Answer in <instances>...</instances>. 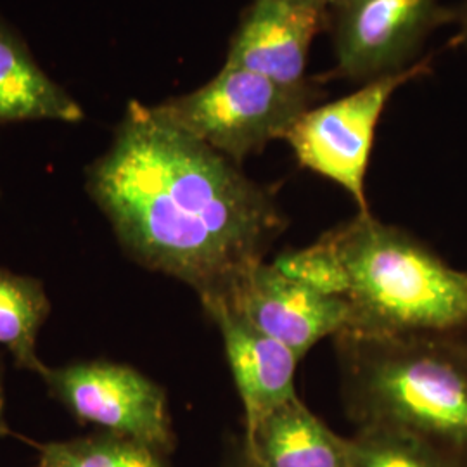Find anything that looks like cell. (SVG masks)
Masks as SVG:
<instances>
[{
  "label": "cell",
  "mask_w": 467,
  "mask_h": 467,
  "mask_svg": "<svg viewBox=\"0 0 467 467\" xmlns=\"http://www.w3.org/2000/svg\"><path fill=\"white\" fill-rule=\"evenodd\" d=\"M213 300L225 303L251 326L281 341L300 360L324 337L350 329V308L339 296L267 262L250 268L225 296Z\"/></svg>",
  "instance_id": "cell-8"
},
{
  "label": "cell",
  "mask_w": 467,
  "mask_h": 467,
  "mask_svg": "<svg viewBox=\"0 0 467 467\" xmlns=\"http://www.w3.org/2000/svg\"><path fill=\"white\" fill-rule=\"evenodd\" d=\"M241 447L253 467H350V438L331 431L298 397L246 428Z\"/></svg>",
  "instance_id": "cell-11"
},
{
  "label": "cell",
  "mask_w": 467,
  "mask_h": 467,
  "mask_svg": "<svg viewBox=\"0 0 467 467\" xmlns=\"http://www.w3.org/2000/svg\"><path fill=\"white\" fill-rule=\"evenodd\" d=\"M350 467H462L416 436L364 426L350 438Z\"/></svg>",
  "instance_id": "cell-15"
},
{
  "label": "cell",
  "mask_w": 467,
  "mask_h": 467,
  "mask_svg": "<svg viewBox=\"0 0 467 467\" xmlns=\"http://www.w3.org/2000/svg\"><path fill=\"white\" fill-rule=\"evenodd\" d=\"M84 108L35 61L19 35L0 23V127L52 119L78 123Z\"/></svg>",
  "instance_id": "cell-12"
},
{
  "label": "cell",
  "mask_w": 467,
  "mask_h": 467,
  "mask_svg": "<svg viewBox=\"0 0 467 467\" xmlns=\"http://www.w3.org/2000/svg\"><path fill=\"white\" fill-rule=\"evenodd\" d=\"M87 191L134 262L201 301L225 296L287 227L267 187L137 100L87 168Z\"/></svg>",
  "instance_id": "cell-1"
},
{
  "label": "cell",
  "mask_w": 467,
  "mask_h": 467,
  "mask_svg": "<svg viewBox=\"0 0 467 467\" xmlns=\"http://www.w3.org/2000/svg\"><path fill=\"white\" fill-rule=\"evenodd\" d=\"M451 21L455 11L436 0H329L333 75L370 82L403 71L431 30Z\"/></svg>",
  "instance_id": "cell-7"
},
{
  "label": "cell",
  "mask_w": 467,
  "mask_h": 467,
  "mask_svg": "<svg viewBox=\"0 0 467 467\" xmlns=\"http://www.w3.org/2000/svg\"><path fill=\"white\" fill-rule=\"evenodd\" d=\"M220 331L234 383L244 409V428L253 426L296 395L295 376L300 358L281 341L239 317L225 303H201Z\"/></svg>",
  "instance_id": "cell-10"
},
{
  "label": "cell",
  "mask_w": 467,
  "mask_h": 467,
  "mask_svg": "<svg viewBox=\"0 0 467 467\" xmlns=\"http://www.w3.org/2000/svg\"><path fill=\"white\" fill-rule=\"evenodd\" d=\"M455 21H459L461 30H462L461 38H462V40H467V2L462 5V7H459V9L455 11Z\"/></svg>",
  "instance_id": "cell-17"
},
{
  "label": "cell",
  "mask_w": 467,
  "mask_h": 467,
  "mask_svg": "<svg viewBox=\"0 0 467 467\" xmlns=\"http://www.w3.org/2000/svg\"><path fill=\"white\" fill-rule=\"evenodd\" d=\"M358 428L416 436L467 467V339L455 333L334 337Z\"/></svg>",
  "instance_id": "cell-3"
},
{
  "label": "cell",
  "mask_w": 467,
  "mask_h": 467,
  "mask_svg": "<svg viewBox=\"0 0 467 467\" xmlns=\"http://www.w3.org/2000/svg\"><path fill=\"white\" fill-rule=\"evenodd\" d=\"M50 314L44 285L30 275L0 267V347L17 368L42 374L47 368L36 355V337Z\"/></svg>",
  "instance_id": "cell-13"
},
{
  "label": "cell",
  "mask_w": 467,
  "mask_h": 467,
  "mask_svg": "<svg viewBox=\"0 0 467 467\" xmlns=\"http://www.w3.org/2000/svg\"><path fill=\"white\" fill-rule=\"evenodd\" d=\"M431 57L370 80L343 99L310 108L284 135L301 167L343 187L358 212H368L366 173L384 106L393 92L431 71Z\"/></svg>",
  "instance_id": "cell-5"
},
{
  "label": "cell",
  "mask_w": 467,
  "mask_h": 467,
  "mask_svg": "<svg viewBox=\"0 0 467 467\" xmlns=\"http://www.w3.org/2000/svg\"><path fill=\"white\" fill-rule=\"evenodd\" d=\"M40 378L78 422L134 438L167 455L175 449L167 393L137 368L87 360L63 368L47 366Z\"/></svg>",
  "instance_id": "cell-6"
},
{
  "label": "cell",
  "mask_w": 467,
  "mask_h": 467,
  "mask_svg": "<svg viewBox=\"0 0 467 467\" xmlns=\"http://www.w3.org/2000/svg\"><path fill=\"white\" fill-rule=\"evenodd\" d=\"M227 467H253L251 466L250 461L246 459V455H244V451H243V447H239V451L235 453V457H234L233 461L229 462V466Z\"/></svg>",
  "instance_id": "cell-18"
},
{
  "label": "cell",
  "mask_w": 467,
  "mask_h": 467,
  "mask_svg": "<svg viewBox=\"0 0 467 467\" xmlns=\"http://www.w3.org/2000/svg\"><path fill=\"white\" fill-rule=\"evenodd\" d=\"M34 467H171L167 453L134 438L98 431L38 445Z\"/></svg>",
  "instance_id": "cell-14"
},
{
  "label": "cell",
  "mask_w": 467,
  "mask_h": 467,
  "mask_svg": "<svg viewBox=\"0 0 467 467\" xmlns=\"http://www.w3.org/2000/svg\"><path fill=\"white\" fill-rule=\"evenodd\" d=\"M13 431L7 424V419H5V399H4V364H2V358H0V438L2 436H11Z\"/></svg>",
  "instance_id": "cell-16"
},
{
  "label": "cell",
  "mask_w": 467,
  "mask_h": 467,
  "mask_svg": "<svg viewBox=\"0 0 467 467\" xmlns=\"http://www.w3.org/2000/svg\"><path fill=\"white\" fill-rule=\"evenodd\" d=\"M312 82L279 84L260 73L225 65L191 94L152 106L185 134L241 165L270 140L284 139L298 118L318 99Z\"/></svg>",
  "instance_id": "cell-4"
},
{
  "label": "cell",
  "mask_w": 467,
  "mask_h": 467,
  "mask_svg": "<svg viewBox=\"0 0 467 467\" xmlns=\"http://www.w3.org/2000/svg\"><path fill=\"white\" fill-rule=\"evenodd\" d=\"M274 264L348 305L350 329L343 334L467 331V270L451 267L416 235L370 212H358Z\"/></svg>",
  "instance_id": "cell-2"
},
{
  "label": "cell",
  "mask_w": 467,
  "mask_h": 467,
  "mask_svg": "<svg viewBox=\"0 0 467 467\" xmlns=\"http://www.w3.org/2000/svg\"><path fill=\"white\" fill-rule=\"evenodd\" d=\"M324 26H329V0H253L233 35L225 65L279 84H303L308 50Z\"/></svg>",
  "instance_id": "cell-9"
}]
</instances>
